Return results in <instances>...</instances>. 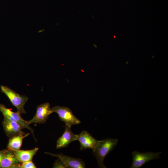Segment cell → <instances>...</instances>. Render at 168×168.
Here are the masks:
<instances>
[{"label": "cell", "mask_w": 168, "mask_h": 168, "mask_svg": "<svg viewBox=\"0 0 168 168\" xmlns=\"http://www.w3.org/2000/svg\"><path fill=\"white\" fill-rule=\"evenodd\" d=\"M118 142V140L116 138H108L104 140L99 141L93 151L99 167L106 168L104 163L105 158L114 149Z\"/></svg>", "instance_id": "6da1fadb"}, {"label": "cell", "mask_w": 168, "mask_h": 168, "mask_svg": "<svg viewBox=\"0 0 168 168\" xmlns=\"http://www.w3.org/2000/svg\"><path fill=\"white\" fill-rule=\"evenodd\" d=\"M0 89L1 92L6 95L12 105L16 108L18 112L20 114L26 113L24 106L28 100L27 96L20 95L7 86L1 85Z\"/></svg>", "instance_id": "7a4b0ae2"}, {"label": "cell", "mask_w": 168, "mask_h": 168, "mask_svg": "<svg viewBox=\"0 0 168 168\" xmlns=\"http://www.w3.org/2000/svg\"><path fill=\"white\" fill-rule=\"evenodd\" d=\"M51 109L53 112L57 113L60 120L65 123L66 126L70 128L72 125L80 124L81 121L73 114L68 107L56 105Z\"/></svg>", "instance_id": "3957f363"}, {"label": "cell", "mask_w": 168, "mask_h": 168, "mask_svg": "<svg viewBox=\"0 0 168 168\" xmlns=\"http://www.w3.org/2000/svg\"><path fill=\"white\" fill-rule=\"evenodd\" d=\"M161 152H140L133 151L132 152L133 163L130 168H139L150 161L158 159Z\"/></svg>", "instance_id": "277c9868"}, {"label": "cell", "mask_w": 168, "mask_h": 168, "mask_svg": "<svg viewBox=\"0 0 168 168\" xmlns=\"http://www.w3.org/2000/svg\"><path fill=\"white\" fill-rule=\"evenodd\" d=\"M53 113L49 103H43L37 107L36 114L33 118L30 120L26 121L28 125L33 123H44Z\"/></svg>", "instance_id": "5b68a950"}, {"label": "cell", "mask_w": 168, "mask_h": 168, "mask_svg": "<svg viewBox=\"0 0 168 168\" xmlns=\"http://www.w3.org/2000/svg\"><path fill=\"white\" fill-rule=\"evenodd\" d=\"M0 111L3 114L4 117L18 123L22 129L26 128L30 130L34 136V130L29 126L21 117L20 114L17 112H15L11 109L7 108L4 105L0 103Z\"/></svg>", "instance_id": "8992f818"}, {"label": "cell", "mask_w": 168, "mask_h": 168, "mask_svg": "<svg viewBox=\"0 0 168 168\" xmlns=\"http://www.w3.org/2000/svg\"><path fill=\"white\" fill-rule=\"evenodd\" d=\"M77 136V140L80 142L81 150L91 149L93 151L99 142L86 130L83 131Z\"/></svg>", "instance_id": "52a82bcc"}, {"label": "cell", "mask_w": 168, "mask_h": 168, "mask_svg": "<svg viewBox=\"0 0 168 168\" xmlns=\"http://www.w3.org/2000/svg\"><path fill=\"white\" fill-rule=\"evenodd\" d=\"M2 124L4 129L10 138L20 134L25 135L20 125L17 122L4 117Z\"/></svg>", "instance_id": "ba28073f"}, {"label": "cell", "mask_w": 168, "mask_h": 168, "mask_svg": "<svg viewBox=\"0 0 168 168\" xmlns=\"http://www.w3.org/2000/svg\"><path fill=\"white\" fill-rule=\"evenodd\" d=\"M45 153L59 158L66 164L68 168H85V163L82 159L68 156L62 153L54 154L46 152H45Z\"/></svg>", "instance_id": "9c48e42d"}, {"label": "cell", "mask_w": 168, "mask_h": 168, "mask_svg": "<svg viewBox=\"0 0 168 168\" xmlns=\"http://www.w3.org/2000/svg\"><path fill=\"white\" fill-rule=\"evenodd\" d=\"M65 128L63 134L57 140L56 149L66 147L71 142L77 140V135L73 133L70 128L66 126Z\"/></svg>", "instance_id": "30bf717a"}, {"label": "cell", "mask_w": 168, "mask_h": 168, "mask_svg": "<svg viewBox=\"0 0 168 168\" xmlns=\"http://www.w3.org/2000/svg\"><path fill=\"white\" fill-rule=\"evenodd\" d=\"M21 163L18 159L13 151L8 150V151L0 162V167L20 168Z\"/></svg>", "instance_id": "8fae6325"}, {"label": "cell", "mask_w": 168, "mask_h": 168, "mask_svg": "<svg viewBox=\"0 0 168 168\" xmlns=\"http://www.w3.org/2000/svg\"><path fill=\"white\" fill-rule=\"evenodd\" d=\"M38 148L30 150H13L17 158L21 163L31 161L38 150Z\"/></svg>", "instance_id": "7c38bea8"}, {"label": "cell", "mask_w": 168, "mask_h": 168, "mask_svg": "<svg viewBox=\"0 0 168 168\" xmlns=\"http://www.w3.org/2000/svg\"><path fill=\"white\" fill-rule=\"evenodd\" d=\"M29 134L28 133L25 135L20 134L10 138L7 145L8 149L12 150H20L23 139Z\"/></svg>", "instance_id": "4fadbf2b"}, {"label": "cell", "mask_w": 168, "mask_h": 168, "mask_svg": "<svg viewBox=\"0 0 168 168\" xmlns=\"http://www.w3.org/2000/svg\"><path fill=\"white\" fill-rule=\"evenodd\" d=\"M53 168H68V167L66 164L60 159L56 160L54 164Z\"/></svg>", "instance_id": "5bb4252c"}, {"label": "cell", "mask_w": 168, "mask_h": 168, "mask_svg": "<svg viewBox=\"0 0 168 168\" xmlns=\"http://www.w3.org/2000/svg\"><path fill=\"white\" fill-rule=\"evenodd\" d=\"M20 168H36L34 164L32 161L22 163L20 167Z\"/></svg>", "instance_id": "9a60e30c"}, {"label": "cell", "mask_w": 168, "mask_h": 168, "mask_svg": "<svg viewBox=\"0 0 168 168\" xmlns=\"http://www.w3.org/2000/svg\"><path fill=\"white\" fill-rule=\"evenodd\" d=\"M8 151V149H5L0 151V162Z\"/></svg>", "instance_id": "2e32d148"}]
</instances>
